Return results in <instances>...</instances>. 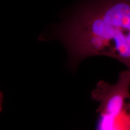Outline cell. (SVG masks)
Returning <instances> with one entry per match:
<instances>
[{
  "label": "cell",
  "mask_w": 130,
  "mask_h": 130,
  "mask_svg": "<svg viewBox=\"0 0 130 130\" xmlns=\"http://www.w3.org/2000/svg\"><path fill=\"white\" fill-rule=\"evenodd\" d=\"M53 36L66 47L71 68L103 56L130 69V0H86Z\"/></svg>",
  "instance_id": "obj_1"
},
{
  "label": "cell",
  "mask_w": 130,
  "mask_h": 130,
  "mask_svg": "<svg viewBox=\"0 0 130 130\" xmlns=\"http://www.w3.org/2000/svg\"><path fill=\"white\" fill-rule=\"evenodd\" d=\"M91 98L99 102L97 130H130V69L119 74L116 83H98Z\"/></svg>",
  "instance_id": "obj_2"
},
{
  "label": "cell",
  "mask_w": 130,
  "mask_h": 130,
  "mask_svg": "<svg viewBox=\"0 0 130 130\" xmlns=\"http://www.w3.org/2000/svg\"><path fill=\"white\" fill-rule=\"evenodd\" d=\"M3 104V93L0 92V113H1V111H2Z\"/></svg>",
  "instance_id": "obj_3"
}]
</instances>
